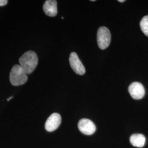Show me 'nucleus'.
I'll return each mask as SVG.
<instances>
[{"label":"nucleus","instance_id":"f257e3e1","mask_svg":"<svg viewBox=\"0 0 148 148\" xmlns=\"http://www.w3.org/2000/svg\"><path fill=\"white\" fill-rule=\"evenodd\" d=\"M20 66L27 74L32 73L38 64V57L35 52L29 51L23 54L19 60Z\"/></svg>","mask_w":148,"mask_h":148},{"label":"nucleus","instance_id":"f03ea898","mask_svg":"<svg viewBox=\"0 0 148 148\" xmlns=\"http://www.w3.org/2000/svg\"><path fill=\"white\" fill-rule=\"evenodd\" d=\"M11 84L14 86L24 85L27 80V74L21 68L20 65H15L11 69L10 75Z\"/></svg>","mask_w":148,"mask_h":148},{"label":"nucleus","instance_id":"7ed1b4c3","mask_svg":"<svg viewBox=\"0 0 148 148\" xmlns=\"http://www.w3.org/2000/svg\"><path fill=\"white\" fill-rule=\"evenodd\" d=\"M97 43L100 49L104 50L109 47L111 42V34L107 27H100L97 32Z\"/></svg>","mask_w":148,"mask_h":148},{"label":"nucleus","instance_id":"20e7f679","mask_svg":"<svg viewBox=\"0 0 148 148\" xmlns=\"http://www.w3.org/2000/svg\"><path fill=\"white\" fill-rule=\"evenodd\" d=\"M69 62L70 66L76 74L79 75L85 74L86 72L85 67L79 60L77 53L72 52L70 54L69 57Z\"/></svg>","mask_w":148,"mask_h":148},{"label":"nucleus","instance_id":"39448f33","mask_svg":"<svg viewBox=\"0 0 148 148\" xmlns=\"http://www.w3.org/2000/svg\"><path fill=\"white\" fill-rule=\"evenodd\" d=\"M128 92L134 99H140L145 95V90L143 85L138 82H134L129 86Z\"/></svg>","mask_w":148,"mask_h":148},{"label":"nucleus","instance_id":"423d86ee","mask_svg":"<svg viewBox=\"0 0 148 148\" xmlns=\"http://www.w3.org/2000/svg\"><path fill=\"white\" fill-rule=\"evenodd\" d=\"M78 128L81 132L86 135L93 134L96 130L95 123L87 119L80 120L78 123Z\"/></svg>","mask_w":148,"mask_h":148},{"label":"nucleus","instance_id":"0eeeda50","mask_svg":"<svg viewBox=\"0 0 148 148\" xmlns=\"http://www.w3.org/2000/svg\"><path fill=\"white\" fill-rule=\"evenodd\" d=\"M61 122V116L58 113H53L46 122L45 128L48 132H53L58 128Z\"/></svg>","mask_w":148,"mask_h":148},{"label":"nucleus","instance_id":"6e6552de","mask_svg":"<svg viewBox=\"0 0 148 148\" xmlns=\"http://www.w3.org/2000/svg\"><path fill=\"white\" fill-rule=\"evenodd\" d=\"M45 13L49 16L53 17L58 13L57 2L56 0H47L43 5Z\"/></svg>","mask_w":148,"mask_h":148},{"label":"nucleus","instance_id":"1a4fd4ad","mask_svg":"<svg viewBox=\"0 0 148 148\" xmlns=\"http://www.w3.org/2000/svg\"><path fill=\"white\" fill-rule=\"evenodd\" d=\"M130 140L133 146L142 148L145 144L146 139L142 134H133L130 138Z\"/></svg>","mask_w":148,"mask_h":148},{"label":"nucleus","instance_id":"9d476101","mask_svg":"<svg viewBox=\"0 0 148 148\" xmlns=\"http://www.w3.org/2000/svg\"><path fill=\"white\" fill-rule=\"evenodd\" d=\"M140 27L143 33L148 37V16H144L140 22Z\"/></svg>","mask_w":148,"mask_h":148},{"label":"nucleus","instance_id":"9b49d317","mask_svg":"<svg viewBox=\"0 0 148 148\" xmlns=\"http://www.w3.org/2000/svg\"><path fill=\"white\" fill-rule=\"evenodd\" d=\"M8 3L7 0H0V6L5 5Z\"/></svg>","mask_w":148,"mask_h":148},{"label":"nucleus","instance_id":"f8f14e48","mask_svg":"<svg viewBox=\"0 0 148 148\" xmlns=\"http://www.w3.org/2000/svg\"><path fill=\"white\" fill-rule=\"evenodd\" d=\"M13 98V96H12V97H10V98H8V99H7V101H10V100H11V99H12V98Z\"/></svg>","mask_w":148,"mask_h":148},{"label":"nucleus","instance_id":"ddd939ff","mask_svg":"<svg viewBox=\"0 0 148 148\" xmlns=\"http://www.w3.org/2000/svg\"><path fill=\"white\" fill-rule=\"evenodd\" d=\"M119 2H121V3H122V2H125V0H119L118 1Z\"/></svg>","mask_w":148,"mask_h":148}]
</instances>
